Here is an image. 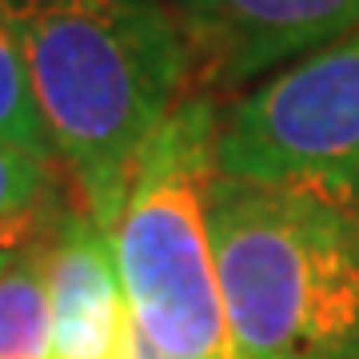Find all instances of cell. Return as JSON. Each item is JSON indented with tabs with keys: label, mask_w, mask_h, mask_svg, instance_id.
<instances>
[{
	"label": "cell",
	"mask_w": 359,
	"mask_h": 359,
	"mask_svg": "<svg viewBox=\"0 0 359 359\" xmlns=\"http://www.w3.org/2000/svg\"><path fill=\"white\" fill-rule=\"evenodd\" d=\"M216 140V100L204 92L184 96L140 152L124 208L108 231L132 323L172 359H231L208 240Z\"/></svg>",
	"instance_id": "obj_3"
},
{
	"label": "cell",
	"mask_w": 359,
	"mask_h": 359,
	"mask_svg": "<svg viewBox=\"0 0 359 359\" xmlns=\"http://www.w3.org/2000/svg\"><path fill=\"white\" fill-rule=\"evenodd\" d=\"M0 144H13V148L32 152L40 160H56L44 120H40L36 96H32V80H28L25 56L16 44L13 20L4 13V0H0Z\"/></svg>",
	"instance_id": "obj_8"
},
{
	"label": "cell",
	"mask_w": 359,
	"mask_h": 359,
	"mask_svg": "<svg viewBox=\"0 0 359 359\" xmlns=\"http://www.w3.org/2000/svg\"><path fill=\"white\" fill-rule=\"evenodd\" d=\"M52 160L0 144V219H32L52 212Z\"/></svg>",
	"instance_id": "obj_9"
},
{
	"label": "cell",
	"mask_w": 359,
	"mask_h": 359,
	"mask_svg": "<svg viewBox=\"0 0 359 359\" xmlns=\"http://www.w3.org/2000/svg\"><path fill=\"white\" fill-rule=\"evenodd\" d=\"M52 156L112 231L140 152L192 80L180 16L156 0H4Z\"/></svg>",
	"instance_id": "obj_1"
},
{
	"label": "cell",
	"mask_w": 359,
	"mask_h": 359,
	"mask_svg": "<svg viewBox=\"0 0 359 359\" xmlns=\"http://www.w3.org/2000/svg\"><path fill=\"white\" fill-rule=\"evenodd\" d=\"M0 359H52V304L40 244L0 276Z\"/></svg>",
	"instance_id": "obj_7"
},
{
	"label": "cell",
	"mask_w": 359,
	"mask_h": 359,
	"mask_svg": "<svg viewBox=\"0 0 359 359\" xmlns=\"http://www.w3.org/2000/svg\"><path fill=\"white\" fill-rule=\"evenodd\" d=\"M208 240L231 359H359V208L216 172Z\"/></svg>",
	"instance_id": "obj_2"
},
{
	"label": "cell",
	"mask_w": 359,
	"mask_h": 359,
	"mask_svg": "<svg viewBox=\"0 0 359 359\" xmlns=\"http://www.w3.org/2000/svg\"><path fill=\"white\" fill-rule=\"evenodd\" d=\"M128 359H172V355H164L156 344H148L136 327H132V344H128Z\"/></svg>",
	"instance_id": "obj_11"
},
{
	"label": "cell",
	"mask_w": 359,
	"mask_h": 359,
	"mask_svg": "<svg viewBox=\"0 0 359 359\" xmlns=\"http://www.w3.org/2000/svg\"><path fill=\"white\" fill-rule=\"evenodd\" d=\"M204 92L240 88L359 32V0H172Z\"/></svg>",
	"instance_id": "obj_5"
},
{
	"label": "cell",
	"mask_w": 359,
	"mask_h": 359,
	"mask_svg": "<svg viewBox=\"0 0 359 359\" xmlns=\"http://www.w3.org/2000/svg\"><path fill=\"white\" fill-rule=\"evenodd\" d=\"M216 172L359 208V32L276 68L224 108Z\"/></svg>",
	"instance_id": "obj_4"
},
{
	"label": "cell",
	"mask_w": 359,
	"mask_h": 359,
	"mask_svg": "<svg viewBox=\"0 0 359 359\" xmlns=\"http://www.w3.org/2000/svg\"><path fill=\"white\" fill-rule=\"evenodd\" d=\"M52 304V359H128L132 311L112 236L80 208L52 224L40 248Z\"/></svg>",
	"instance_id": "obj_6"
},
{
	"label": "cell",
	"mask_w": 359,
	"mask_h": 359,
	"mask_svg": "<svg viewBox=\"0 0 359 359\" xmlns=\"http://www.w3.org/2000/svg\"><path fill=\"white\" fill-rule=\"evenodd\" d=\"M44 224H52L48 216H32V219H0V276L13 268L16 259L25 256L28 248H36V236Z\"/></svg>",
	"instance_id": "obj_10"
}]
</instances>
